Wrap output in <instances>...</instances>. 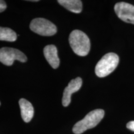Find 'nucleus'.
Returning <instances> with one entry per match:
<instances>
[{
  "mask_svg": "<svg viewBox=\"0 0 134 134\" xmlns=\"http://www.w3.org/2000/svg\"><path fill=\"white\" fill-rule=\"evenodd\" d=\"M69 42L73 51L80 57L86 56L90 52V38L86 34L80 30H74L70 33Z\"/></svg>",
  "mask_w": 134,
  "mask_h": 134,
  "instance_id": "nucleus-1",
  "label": "nucleus"
},
{
  "mask_svg": "<svg viewBox=\"0 0 134 134\" xmlns=\"http://www.w3.org/2000/svg\"><path fill=\"white\" fill-rule=\"evenodd\" d=\"M17 39V34L14 31L8 27H0V41L14 42Z\"/></svg>",
  "mask_w": 134,
  "mask_h": 134,
  "instance_id": "nucleus-11",
  "label": "nucleus"
},
{
  "mask_svg": "<svg viewBox=\"0 0 134 134\" xmlns=\"http://www.w3.org/2000/svg\"><path fill=\"white\" fill-rule=\"evenodd\" d=\"M21 114L23 120L25 122H29L33 118L34 110L32 104L27 100L22 98L19 101Z\"/></svg>",
  "mask_w": 134,
  "mask_h": 134,
  "instance_id": "nucleus-9",
  "label": "nucleus"
},
{
  "mask_svg": "<svg viewBox=\"0 0 134 134\" xmlns=\"http://www.w3.org/2000/svg\"><path fill=\"white\" fill-rule=\"evenodd\" d=\"M114 11L118 18L127 23L134 24V6L125 2L117 3Z\"/></svg>",
  "mask_w": 134,
  "mask_h": 134,
  "instance_id": "nucleus-6",
  "label": "nucleus"
},
{
  "mask_svg": "<svg viewBox=\"0 0 134 134\" xmlns=\"http://www.w3.org/2000/svg\"><path fill=\"white\" fill-rule=\"evenodd\" d=\"M127 128L132 131L134 132V120L128 122L127 124Z\"/></svg>",
  "mask_w": 134,
  "mask_h": 134,
  "instance_id": "nucleus-13",
  "label": "nucleus"
},
{
  "mask_svg": "<svg viewBox=\"0 0 134 134\" xmlns=\"http://www.w3.org/2000/svg\"><path fill=\"white\" fill-rule=\"evenodd\" d=\"M83 84V80L80 77H77L72 80L64 90L62 98V104L64 107H67L71 103V97L73 93L79 91Z\"/></svg>",
  "mask_w": 134,
  "mask_h": 134,
  "instance_id": "nucleus-7",
  "label": "nucleus"
},
{
  "mask_svg": "<svg viewBox=\"0 0 134 134\" xmlns=\"http://www.w3.org/2000/svg\"><path fill=\"white\" fill-rule=\"evenodd\" d=\"M27 60L24 53L16 48L3 47L0 48V62L6 66H11L14 60L26 62Z\"/></svg>",
  "mask_w": 134,
  "mask_h": 134,
  "instance_id": "nucleus-5",
  "label": "nucleus"
},
{
  "mask_svg": "<svg viewBox=\"0 0 134 134\" xmlns=\"http://www.w3.org/2000/svg\"><path fill=\"white\" fill-rule=\"evenodd\" d=\"M57 2L72 13L78 14L83 9L82 1L80 0H58Z\"/></svg>",
  "mask_w": 134,
  "mask_h": 134,
  "instance_id": "nucleus-10",
  "label": "nucleus"
},
{
  "mask_svg": "<svg viewBox=\"0 0 134 134\" xmlns=\"http://www.w3.org/2000/svg\"><path fill=\"white\" fill-rule=\"evenodd\" d=\"M104 116V110L95 109L89 113L85 118L75 124L73 132L75 134H81L88 129L95 127Z\"/></svg>",
  "mask_w": 134,
  "mask_h": 134,
  "instance_id": "nucleus-2",
  "label": "nucleus"
},
{
  "mask_svg": "<svg viewBox=\"0 0 134 134\" xmlns=\"http://www.w3.org/2000/svg\"></svg>",
  "mask_w": 134,
  "mask_h": 134,
  "instance_id": "nucleus-14",
  "label": "nucleus"
},
{
  "mask_svg": "<svg viewBox=\"0 0 134 134\" xmlns=\"http://www.w3.org/2000/svg\"><path fill=\"white\" fill-rule=\"evenodd\" d=\"M30 29L34 32L43 36H52L57 32L54 24L44 18H36L31 21Z\"/></svg>",
  "mask_w": 134,
  "mask_h": 134,
  "instance_id": "nucleus-4",
  "label": "nucleus"
},
{
  "mask_svg": "<svg viewBox=\"0 0 134 134\" xmlns=\"http://www.w3.org/2000/svg\"><path fill=\"white\" fill-rule=\"evenodd\" d=\"M6 7H7V5H6V2L4 1L0 0V13L4 11L6 9Z\"/></svg>",
  "mask_w": 134,
  "mask_h": 134,
  "instance_id": "nucleus-12",
  "label": "nucleus"
},
{
  "mask_svg": "<svg viewBox=\"0 0 134 134\" xmlns=\"http://www.w3.org/2000/svg\"><path fill=\"white\" fill-rule=\"evenodd\" d=\"M119 62V57L116 53H107L97 63L95 68L96 75L99 78L108 76L116 68Z\"/></svg>",
  "mask_w": 134,
  "mask_h": 134,
  "instance_id": "nucleus-3",
  "label": "nucleus"
},
{
  "mask_svg": "<svg viewBox=\"0 0 134 134\" xmlns=\"http://www.w3.org/2000/svg\"><path fill=\"white\" fill-rule=\"evenodd\" d=\"M43 54L47 61L53 68L57 69L59 66L60 60L58 57L57 48L54 45H48L45 47Z\"/></svg>",
  "mask_w": 134,
  "mask_h": 134,
  "instance_id": "nucleus-8",
  "label": "nucleus"
}]
</instances>
